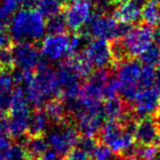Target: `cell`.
Masks as SVG:
<instances>
[{
	"instance_id": "cell-1",
	"label": "cell",
	"mask_w": 160,
	"mask_h": 160,
	"mask_svg": "<svg viewBox=\"0 0 160 160\" xmlns=\"http://www.w3.org/2000/svg\"><path fill=\"white\" fill-rule=\"evenodd\" d=\"M8 22V34L14 42H36L46 33L45 18L37 9L27 7L14 11Z\"/></svg>"
},
{
	"instance_id": "cell-2",
	"label": "cell",
	"mask_w": 160,
	"mask_h": 160,
	"mask_svg": "<svg viewBox=\"0 0 160 160\" xmlns=\"http://www.w3.org/2000/svg\"><path fill=\"white\" fill-rule=\"evenodd\" d=\"M24 89L25 95L30 105L40 108L48 100L60 95V86L56 72L45 62H40L37 72L33 76Z\"/></svg>"
},
{
	"instance_id": "cell-3",
	"label": "cell",
	"mask_w": 160,
	"mask_h": 160,
	"mask_svg": "<svg viewBox=\"0 0 160 160\" xmlns=\"http://www.w3.org/2000/svg\"><path fill=\"white\" fill-rule=\"evenodd\" d=\"M116 69V79L118 81V94L124 102L131 103L137 93L140 91L139 79L143 63L135 58H126L118 62Z\"/></svg>"
},
{
	"instance_id": "cell-4",
	"label": "cell",
	"mask_w": 160,
	"mask_h": 160,
	"mask_svg": "<svg viewBox=\"0 0 160 160\" xmlns=\"http://www.w3.org/2000/svg\"><path fill=\"white\" fill-rule=\"evenodd\" d=\"M93 17L91 0H71L66 3L63 14L66 28L78 32L88 25Z\"/></svg>"
},
{
	"instance_id": "cell-5",
	"label": "cell",
	"mask_w": 160,
	"mask_h": 160,
	"mask_svg": "<svg viewBox=\"0 0 160 160\" xmlns=\"http://www.w3.org/2000/svg\"><path fill=\"white\" fill-rule=\"evenodd\" d=\"M128 106L138 120L153 116L160 106V93L155 87L142 89L128 103Z\"/></svg>"
},
{
	"instance_id": "cell-6",
	"label": "cell",
	"mask_w": 160,
	"mask_h": 160,
	"mask_svg": "<svg viewBox=\"0 0 160 160\" xmlns=\"http://www.w3.org/2000/svg\"><path fill=\"white\" fill-rule=\"evenodd\" d=\"M41 55L49 61H59L73 55L71 48V37L62 34H49L43 39Z\"/></svg>"
},
{
	"instance_id": "cell-7",
	"label": "cell",
	"mask_w": 160,
	"mask_h": 160,
	"mask_svg": "<svg viewBox=\"0 0 160 160\" xmlns=\"http://www.w3.org/2000/svg\"><path fill=\"white\" fill-rule=\"evenodd\" d=\"M83 55L95 68H106L113 64L111 44L104 39L94 38L87 43Z\"/></svg>"
},
{
	"instance_id": "cell-8",
	"label": "cell",
	"mask_w": 160,
	"mask_h": 160,
	"mask_svg": "<svg viewBox=\"0 0 160 160\" xmlns=\"http://www.w3.org/2000/svg\"><path fill=\"white\" fill-rule=\"evenodd\" d=\"M80 132L77 128L64 124L49 132L47 136V143L52 150L59 155H65L72 147L77 145L80 139Z\"/></svg>"
},
{
	"instance_id": "cell-9",
	"label": "cell",
	"mask_w": 160,
	"mask_h": 160,
	"mask_svg": "<svg viewBox=\"0 0 160 160\" xmlns=\"http://www.w3.org/2000/svg\"><path fill=\"white\" fill-rule=\"evenodd\" d=\"M119 22L108 13H97L88 22V35L93 38L114 40L118 38Z\"/></svg>"
},
{
	"instance_id": "cell-10",
	"label": "cell",
	"mask_w": 160,
	"mask_h": 160,
	"mask_svg": "<svg viewBox=\"0 0 160 160\" xmlns=\"http://www.w3.org/2000/svg\"><path fill=\"white\" fill-rule=\"evenodd\" d=\"M13 65L22 71H34L40 64L41 52L32 42H17L12 48Z\"/></svg>"
},
{
	"instance_id": "cell-11",
	"label": "cell",
	"mask_w": 160,
	"mask_h": 160,
	"mask_svg": "<svg viewBox=\"0 0 160 160\" xmlns=\"http://www.w3.org/2000/svg\"><path fill=\"white\" fill-rule=\"evenodd\" d=\"M73 118L76 119L77 130L80 135L96 137L104 123V113L102 105L98 107L85 109L77 112Z\"/></svg>"
},
{
	"instance_id": "cell-12",
	"label": "cell",
	"mask_w": 160,
	"mask_h": 160,
	"mask_svg": "<svg viewBox=\"0 0 160 160\" xmlns=\"http://www.w3.org/2000/svg\"><path fill=\"white\" fill-rule=\"evenodd\" d=\"M144 0H118L113 8V17L118 22L136 24L141 19Z\"/></svg>"
},
{
	"instance_id": "cell-13",
	"label": "cell",
	"mask_w": 160,
	"mask_h": 160,
	"mask_svg": "<svg viewBox=\"0 0 160 160\" xmlns=\"http://www.w3.org/2000/svg\"><path fill=\"white\" fill-rule=\"evenodd\" d=\"M160 132L155 123L153 116H147L140 119L135 131V140L143 145H156Z\"/></svg>"
},
{
	"instance_id": "cell-14",
	"label": "cell",
	"mask_w": 160,
	"mask_h": 160,
	"mask_svg": "<svg viewBox=\"0 0 160 160\" xmlns=\"http://www.w3.org/2000/svg\"><path fill=\"white\" fill-rule=\"evenodd\" d=\"M102 108L105 118L108 119L118 120L128 110L130 106L118 95H116L105 99L104 104H102Z\"/></svg>"
},
{
	"instance_id": "cell-15",
	"label": "cell",
	"mask_w": 160,
	"mask_h": 160,
	"mask_svg": "<svg viewBox=\"0 0 160 160\" xmlns=\"http://www.w3.org/2000/svg\"><path fill=\"white\" fill-rule=\"evenodd\" d=\"M49 122L50 120L44 110L37 109L35 112L31 113L27 132L29 136H43V134L47 131Z\"/></svg>"
},
{
	"instance_id": "cell-16",
	"label": "cell",
	"mask_w": 160,
	"mask_h": 160,
	"mask_svg": "<svg viewBox=\"0 0 160 160\" xmlns=\"http://www.w3.org/2000/svg\"><path fill=\"white\" fill-rule=\"evenodd\" d=\"M22 146L31 159H40L49 148L47 140L43 136H29Z\"/></svg>"
},
{
	"instance_id": "cell-17",
	"label": "cell",
	"mask_w": 160,
	"mask_h": 160,
	"mask_svg": "<svg viewBox=\"0 0 160 160\" xmlns=\"http://www.w3.org/2000/svg\"><path fill=\"white\" fill-rule=\"evenodd\" d=\"M44 112L50 122L60 124L65 122V106L60 100L52 98L44 104Z\"/></svg>"
},
{
	"instance_id": "cell-18",
	"label": "cell",
	"mask_w": 160,
	"mask_h": 160,
	"mask_svg": "<svg viewBox=\"0 0 160 160\" xmlns=\"http://www.w3.org/2000/svg\"><path fill=\"white\" fill-rule=\"evenodd\" d=\"M141 18L145 22V25L156 28L160 25V7L158 3L154 1L144 2L141 10Z\"/></svg>"
},
{
	"instance_id": "cell-19",
	"label": "cell",
	"mask_w": 160,
	"mask_h": 160,
	"mask_svg": "<svg viewBox=\"0 0 160 160\" xmlns=\"http://www.w3.org/2000/svg\"><path fill=\"white\" fill-rule=\"evenodd\" d=\"M63 0H37V10L44 18H51L59 14L63 7Z\"/></svg>"
},
{
	"instance_id": "cell-20",
	"label": "cell",
	"mask_w": 160,
	"mask_h": 160,
	"mask_svg": "<svg viewBox=\"0 0 160 160\" xmlns=\"http://www.w3.org/2000/svg\"><path fill=\"white\" fill-rule=\"evenodd\" d=\"M157 145H143L136 144L130 158L132 160H155L158 155Z\"/></svg>"
},
{
	"instance_id": "cell-21",
	"label": "cell",
	"mask_w": 160,
	"mask_h": 160,
	"mask_svg": "<svg viewBox=\"0 0 160 160\" xmlns=\"http://www.w3.org/2000/svg\"><path fill=\"white\" fill-rule=\"evenodd\" d=\"M139 57L143 64L157 68L160 65V45L153 42Z\"/></svg>"
},
{
	"instance_id": "cell-22",
	"label": "cell",
	"mask_w": 160,
	"mask_h": 160,
	"mask_svg": "<svg viewBox=\"0 0 160 160\" xmlns=\"http://www.w3.org/2000/svg\"><path fill=\"white\" fill-rule=\"evenodd\" d=\"M155 77H156V68L143 64L141 75H140V79H139L140 90L154 87Z\"/></svg>"
},
{
	"instance_id": "cell-23",
	"label": "cell",
	"mask_w": 160,
	"mask_h": 160,
	"mask_svg": "<svg viewBox=\"0 0 160 160\" xmlns=\"http://www.w3.org/2000/svg\"><path fill=\"white\" fill-rule=\"evenodd\" d=\"M48 18V22H46V32L49 34H62L65 32L66 24L63 15L59 13Z\"/></svg>"
},
{
	"instance_id": "cell-24",
	"label": "cell",
	"mask_w": 160,
	"mask_h": 160,
	"mask_svg": "<svg viewBox=\"0 0 160 160\" xmlns=\"http://www.w3.org/2000/svg\"><path fill=\"white\" fill-rule=\"evenodd\" d=\"M3 158L4 160H30L28 153L25 150L22 145H10L3 152Z\"/></svg>"
},
{
	"instance_id": "cell-25",
	"label": "cell",
	"mask_w": 160,
	"mask_h": 160,
	"mask_svg": "<svg viewBox=\"0 0 160 160\" xmlns=\"http://www.w3.org/2000/svg\"><path fill=\"white\" fill-rule=\"evenodd\" d=\"M113 157H114V153L110 150V148L100 142L96 146L91 156L92 160H112Z\"/></svg>"
},
{
	"instance_id": "cell-26",
	"label": "cell",
	"mask_w": 160,
	"mask_h": 160,
	"mask_svg": "<svg viewBox=\"0 0 160 160\" xmlns=\"http://www.w3.org/2000/svg\"><path fill=\"white\" fill-rule=\"evenodd\" d=\"M13 85L14 80L12 75L6 71L0 72V95L10 94L13 90Z\"/></svg>"
},
{
	"instance_id": "cell-27",
	"label": "cell",
	"mask_w": 160,
	"mask_h": 160,
	"mask_svg": "<svg viewBox=\"0 0 160 160\" xmlns=\"http://www.w3.org/2000/svg\"><path fill=\"white\" fill-rule=\"evenodd\" d=\"M98 139L96 137H91V136H83L80 137L79 141L77 143V146L80 147L81 149L87 152L88 154L92 156V153L94 152L96 146L98 145Z\"/></svg>"
},
{
	"instance_id": "cell-28",
	"label": "cell",
	"mask_w": 160,
	"mask_h": 160,
	"mask_svg": "<svg viewBox=\"0 0 160 160\" xmlns=\"http://www.w3.org/2000/svg\"><path fill=\"white\" fill-rule=\"evenodd\" d=\"M119 84L116 77H109L103 87V99H108L110 97L116 96L118 94Z\"/></svg>"
},
{
	"instance_id": "cell-29",
	"label": "cell",
	"mask_w": 160,
	"mask_h": 160,
	"mask_svg": "<svg viewBox=\"0 0 160 160\" xmlns=\"http://www.w3.org/2000/svg\"><path fill=\"white\" fill-rule=\"evenodd\" d=\"M118 0H91L93 9L98 13H108V11L113 10Z\"/></svg>"
},
{
	"instance_id": "cell-30",
	"label": "cell",
	"mask_w": 160,
	"mask_h": 160,
	"mask_svg": "<svg viewBox=\"0 0 160 160\" xmlns=\"http://www.w3.org/2000/svg\"><path fill=\"white\" fill-rule=\"evenodd\" d=\"M11 66H13V59L11 49L8 47L0 48V68L8 69Z\"/></svg>"
},
{
	"instance_id": "cell-31",
	"label": "cell",
	"mask_w": 160,
	"mask_h": 160,
	"mask_svg": "<svg viewBox=\"0 0 160 160\" xmlns=\"http://www.w3.org/2000/svg\"><path fill=\"white\" fill-rule=\"evenodd\" d=\"M64 156V160H92L91 155L78 146L72 147Z\"/></svg>"
},
{
	"instance_id": "cell-32",
	"label": "cell",
	"mask_w": 160,
	"mask_h": 160,
	"mask_svg": "<svg viewBox=\"0 0 160 160\" xmlns=\"http://www.w3.org/2000/svg\"><path fill=\"white\" fill-rule=\"evenodd\" d=\"M4 118L0 119V153L3 154L7 148L10 146V141H9V136L7 135L5 126H4Z\"/></svg>"
},
{
	"instance_id": "cell-33",
	"label": "cell",
	"mask_w": 160,
	"mask_h": 160,
	"mask_svg": "<svg viewBox=\"0 0 160 160\" xmlns=\"http://www.w3.org/2000/svg\"><path fill=\"white\" fill-rule=\"evenodd\" d=\"M22 1L24 0H1L0 6L9 15H11L14 11L18 10V7L22 5Z\"/></svg>"
},
{
	"instance_id": "cell-34",
	"label": "cell",
	"mask_w": 160,
	"mask_h": 160,
	"mask_svg": "<svg viewBox=\"0 0 160 160\" xmlns=\"http://www.w3.org/2000/svg\"><path fill=\"white\" fill-rule=\"evenodd\" d=\"M10 36L7 31L6 25H0V48L8 47L10 42Z\"/></svg>"
},
{
	"instance_id": "cell-35",
	"label": "cell",
	"mask_w": 160,
	"mask_h": 160,
	"mask_svg": "<svg viewBox=\"0 0 160 160\" xmlns=\"http://www.w3.org/2000/svg\"><path fill=\"white\" fill-rule=\"evenodd\" d=\"M41 160H62L61 155H59L54 150H47L40 158Z\"/></svg>"
},
{
	"instance_id": "cell-36",
	"label": "cell",
	"mask_w": 160,
	"mask_h": 160,
	"mask_svg": "<svg viewBox=\"0 0 160 160\" xmlns=\"http://www.w3.org/2000/svg\"><path fill=\"white\" fill-rule=\"evenodd\" d=\"M156 30H153V42L160 45V28L156 27Z\"/></svg>"
},
{
	"instance_id": "cell-37",
	"label": "cell",
	"mask_w": 160,
	"mask_h": 160,
	"mask_svg": "<svg viewBox=\"0 0 160 160\" xmlns=\"http://www.w3.org/2000/svg\"><path fill=\"white\" fill-rule=\"evenodd\" d=\"M155 88L158 90L160 93V65L158 66V68L156 69V77H155Z\"/></svg>"
},
{
	"instance_id": "cell-38",
	"label": "cell",
	"mask_w": 160,
	"mask_h": 160,
	"mask_svg": "<svg viewBox=\"0 0 160 160\" xmlns=\"http://www.w3.org/2000/svg\"><path fill=\"white\" fill-rule=\"evenodd\" d=\"M153 118L155 120V123H156V126H157V128L160 132V106L158 108V110L156 111V113L153 115Z\"/></svg>"
},
{
	"instance_id": "cell-39",
	"label": "cell",
	"mask_w": 160,
	"mask_h": 160,
	"mask_svg": "<svg viewBox=\"0 0 160 160\" xmlns=\"http://www.w3.org/2000/svg\"><path fill=\"white\" fill-rule=\"evenodd\" d=\"M37 0H24L22 1V5L27 7H34L36 6Z\"/></svg>"
},
{
	"instance_id": "cell-40",
	"label": "cell",
	"mask_w": 160,
	"mask_h": 160,
	"mask_svg": "<svg viewBox=\"0 0 160 160\" xmlns=\"http://www.w3.org/2000/svg\"><path fill=\"white\" fill-rule=\"evenodd\" d=\"M112 160H132V159L128 157V156H124V155H115L114 154V157H113Z\"/></svg>"
},
{
	"instance_id": "cell-41",
	"label": "cell",
	"mask_w": 160,
	"mask_h": 160,
	"mask_svg": "<svg viewBox=\"0 0 160 160\" xmlns=\"http://www.w3.org/2000/svg\"><path fill=\"white\" fill-rule=\"evenodd\" d=\"M156 145H157L158 149L160 150V136H159V139H158V141H157V144H156Z\"/></svg>"
},
{
	"instance_id": "cell-42",
	"label": "cell",
	"mask_w": 160,
	"mask_h": 160,
	"mask_svg": "<svg viewBox=\"0 0 160 160\" xmlns=\"http://www.w3.org/2000/svg\"><path fill=\"white\" fill-rule=\"evenodd\" d=\"M0 160H4V158H3V154L0 153Z\"/></svg>"
},
{
	"instance_id": "cell-43",
	"label": "cell",
	"mask_w": 160,
	"mask_h": 160,
	"mask_svg": "<svg viewBox=\"0 0 160 160\" xmlns=\"http://www.w3.org/2000/svg\"><path fill=\"white\" fill-rule=\"evenodd\" d=\"M151 1H154V2H156V3H158V4L160 3V0H151Z\"/></svg>"
},
{
	"instance_id": "cell-44",
	"label": "cell",
	"mask_w": 160,
	"mask_h": 160,
	"mask_svg": "<svg viewBox=\"0 0 160 160\" xmlns=\"http://www.w3.org/2000/svg\"><path fill=\"white\" fill-rule=\"evenodd\" d=\"M30 160H40L39 158H35V159H30Z\"/></svg>"
}]
</instances>
